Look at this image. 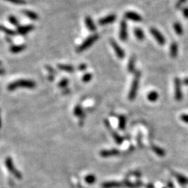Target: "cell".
<instances>
[{
	"label": "cell",
	"instance_id": "9",
	"mask_svg": "<svg viewBox=\"0 0 188 188\" xmlns=\"http://www.w3.org/2000/svg\"><path fill=\"white\" fill-rule=\"evenodd\" d=\"M111 45L112 47H113L114 50L115 51L116 56L119 57V59H123L125 57V52H124L123 50L121 48L119 44H118L116 41L114 40H111Z\"/></svg>",
	"mask_w": 188,
	"mask_h": 188
},
{
	"label": "cell",
	"instance_id": "3",
	"mask_svg": "<svg viewBox=\"0 0 188 188\" xmlns=\"http://www.w3.org/2000/svg\"><path fill=\"white\" fill-rule=\"evenodd\" d=\"M98 38L99 35L97 34L90 36L89 38H87L86 40L77 48V52H84V50H87L88 48H89L92 45L95 43V42L98 40Z\"/></svg>",
	"mask_w": 188,
	"mask_h": 188
},
{
	"label": "cell",
	"instance_id": "17",
	"mask_svg": "<svg viewBox=\"0 0 188 188\" xmlns=\"http://www.w3.org/2000/svg\"><path fill=\"white\" fill-rule=\"evenodd\" d=\"M26 49V45H13L10 48V51L13 54H17L21 52L23 50Z\"/></svg>",
	"mask_w": 188,
	"mask_h": 188
},
{
	"label": "cell",
	"instance_id": "31",
	"mask_svg": "<svg viewBox=\"0 0 188 188\" xmlns=\"http://www.w3.org/2000/svg\"><path fill=\"white\" fill-rule=\"evenodd\" d=\"M5 1H7L12 3V4L17 5H25L27 4V2L25 0H5Z\"/></svg>",
	"mask_w": 188,
	"mask_h": 188
},
{
	"label": "cell",
	"instance_id": "38",
	"mask_svg": "<svg viewBox=\"0 0 188 188\" xmlns=\"http://www.w3.org/2000/svg\"><path fill=\"white\" fill-rule=\"evenodd\" d=\"M87 66L86 64H84V63H82V64H80V66H79L78 69L80 70V71H85V70L87 69Z\"/></svg>",
	"mask_w": 188,
	"mask_h": 188
},
{
	"label": "cell",
	"instance_id": "28",
	"mask_svg": "<svg viewBox=\"0 0 188 188\" xmlns=\"http://www.w3.org/2000/svg\"><path fill=\"white\" fill-rule=\"evenodd\" d=\"M84 180H85V182L88 184H93L96 182V178L94 175L90 174V175L87 176L85 178H84Z\"/></svg>",
	"mask_w": 188,
	"mask_h": 188
},
{
	"label": "cell",
	"instance_id": "22",
	"mask_svg": "<svg viewBox=\"0 0 188 188\" xmlns=\"http://www.w3.org/2000/svg\"><path fill=\"white\" fill-rule=\"evenodd\" d=\"M152 150L156 153L157 156H158L160 157H164L166 154L165 150H163L162 148H160L158 146H152Z\"/></svg>",
	"mask_w": 188,
	"mask_h": 188
},
{
	"label": "cell",
	"instance_id": "26",
	"mask_svg": "<svg viewBox=\"0 0 188 188\" xmlns=\"http://www.w3.org/2000/svg\"><path fill=\"white\" fill-rule=\"evenodd\" d=\"M126 126V118L123 115H121L119 118V128L121 130H124Z\"/></svg>",
	"mask_w": 188,
	"mask_h": 188
},
{
	"label": "cell",
	"instance_id": "23",
	"mask_svg": "<svg viewBox=\"0 0 188 188\" xmlns=\"http://www.w3.org/2000/svg\"><path fill=\"white\" fill-rule=\"evenodd\" d=\"M159 95L155 91H153V92H151L149 93L148 94V100L151 102H156L157 99H158Z\"/></svg>",
	"mask_w": 188,
	"mask_h": 188
},
{
	"label": "cell",
	"instance_id": "25",
	"mask_svg": "<svg viewBox=\"0 0 188 188\" xmlns=\"http://www.w3.org/2000/svg\"><path fill=\"white\" fill-rule=\"evenodd\" d=\"M0 31L5 33L6 34H7L8 36H13L16 34V32H14L13 30L8 29V28H7V27H6L1 25H0Z\"/></svg>",
	"mask_w": 188,
	"mask_h": 188
},
{
	"label": "cell",
	"instance_id": "6",
	"mask_svg": "<svg viewBox=\"0 0 188 188\" xmlns=\"http://www.w3.org/2000/svg\"><path fill=\"white\" fill-rule=\"evenodd\" d=\"M150 32L151 33V34H152L153 37L155 38V39H156L157 43H158L160 45H163L166 43L165 38L164 37V36L157 29L151 28L150 29Z\"/></svg>",
	"mask_w": 188,
	"mask_h": 188
},
{
	"label": "cell",
	"instance_id": "40",
	"mask_svg": "<svg viewBox=\"0 0 188 188\" xmlns=\"http://www.w3.org/2000/svg\"><path fill=\"white\" fill-rule=\"evenodd\" d=\"M167 187H168L169 188H174V184H173L172 182L169 181L168 183H167Z\"/></svg>",
	"mask_w": 188,
	"mask_h": 188
},
{
	"label": "cell",
	"instance_id": "11",
	"mask_svg": "<svg viewBox=\"0 0 188 188\" xmlns=\"http://www.w3.org/2000/svg\"><path fill=\"white\" fill-rule=\"evenodd\" d=\"M34 29V26L33 25H27L24 26H18L17 27V32L21 35H25L29 32Z\"/></svg>",
	"mask_w": 188,
	"mask_h": 188
},
{
	"label": "cell",
	"instance_id": "14",
	"mask_svg": "<svg viewBox=\"0 0 188 188\" xmlns=\"http://www.w3.org/2000/svg\"><path fill=\"white\" fill-rule=\"evenodd\" d=\"M123 186V184L119 182L111 181V182H105L102 185V188H119Z\"/></svg>",
	"mask_w": 188,
	"mask_h": 188
},
{
	"label": "cell",
	"instance_id": "35",
	"mask_svg": "<svg viewBox=\"0 0 188 188\" xmlns=\"http://www.w3.org/2000/svg\"><path fill=\"white\" fill-rule=\"evenodd\" d=\"M181 119L182 120V121H183L184 123H188V114H182L181 116Z\"/></svg>",
	"mask_w": 188,
	"mask_h": 188
},
{
	"label": "cell",
	"instance_id": "24",
	"mask_svg": "<svg viewBox=\"0 0 188 188\" xmlns=\"http://www.w3.org/2000/svg\"><path fill=\"white\" fill-rule=\"evenodd\" d=\"M135 57L132 56L130 57L128 65V70L130 72H133L135 71Z\"/></svg>",
	"mask_w": 188,
	"mask_h": 188
},
{
	"label": "cell",
	"instance_id": "19",
	"mask_svg": "<svg viewBox=\"0 0 188 188\" xmlns=\"http://www.w3.org/2000/svg\"><path fill=\"white\" fill-rule=\"evenodd\" d=\"M173 27H174V29L175 32L176 33V34L178 36L183 35V26H182V25L181 23L178 22H174Z\"/></svg>",
	"mask_w": 188,
	"mask_h": 188
},
{
	"label": "cell",
	"instance_id": "43",
	"mask_svg": "<svg viewBox=\"0 0 188 188\" xmlns=\"http://www.w3.org/2000/svg\"><path fill=\"white\" fill-rule=\"evenodd\" d=\"M4 73H5L4 70L0 68V75H2V74H4Z\"/></svg>",
	"mask_w": 188,
	"mask_h": 188
},
{
	"label": "cell",
	"instance_id": "37",
	"mask_svg": "<svg viewBox=\"0 0 188 188\" xmlns=\"http://www.w3.org/2000/svg\"><path fill=\"white\" fill-rule=\"evenodd\" d=\"M183 16L188 19V7H186L183 9Z\"/></svg>",
	"mask_w": 188,
	"mask_h": 188
},
{
	"label": "cell",
	"instance_id": "12",
	"mask_svg": "<svg viewBox=\"0 0 188 188\" xmlns=\"http://www.w3.org/2000/svg\"><path fill=\"white\" fill-rule=\"evenodd\" d=\"M120 152L117 149H111V150H103L101 151L100 155L103 157H108L111 156H118Z\"/></svg>",
	"mask_w": 188,
	"mask_h": 188
},
{
	"label": "cell",
	"instance_id": "13",
	"mask_svg": "<svg viewBox=\"0 0 188 188\" xmlns=\"http://www.w3.org/2000/svg\"><path fill=\"white\" fill-rule=\"evenodd\" d=\"M84 22H85V25L88 29L89 30L90 32H95L96 30V27L95 23L93 22V21L92 20V18L90 16H87L84 19Z\"/></svg>",
	"mask_w": 188,
	"mask_h": 188
},
{
	"label": "cell",
	"instance_id": "29",
	"mask_svg": "<svg viewBox=\"0 0 188 188\" xmlns=\"http://www.w3.org/2000/svg\"><path fill=\"white\" fill-rule=\"evenodd\" d=\"M8 20L9 22H10V23L12 24V25L16 26L17 27L18 26H20L19 25V22H18V20L15 16H9L8 17Z\"/></svg>",
	"mask_w": 188,
	"mask_h": 188
},
{
	"label": "cell",
	"instance_id": "30",
	"mask_svg": "<svg viewBox=\"0 0 188 188\" xmlns=\"http://www.w3.org/2000/svg\"><path fill=\"white\" fill-rule=\"evenodd\" d=\"M74 114L75 115V116H80V117H81L84 114L82 109V107L80 105H77V107H75V110H74Z\"/></svg>",
	"mask_w": 188,
	"mask_h": 188
},
{
	"label": "cell",
	"instance_id": "2",
	"mask_svg": "<svg viewBox=\"0 0 188 188\" xmlns=\"http://www.w3.org/2000/svg\"><path fill=\"white\" fill-rule=\"evenodd\" d=\"M141 77V73L139 71H137L135 72L134 78H133L132 83L131 84V88H130V92L128 94V98L130 101H133L136 98V96L137 94V91L139 89V80Z\"/></svg>",
	"mask_w": 188,
	"mask_h": 188
},
{
	"label": "cell",
	"instance_id": "15",
	"mask_svg": "<svg viewBox=\"0 0 188 188\" xmlns=\"http://www.w3.org/2000/svg\"><path fill=\"white\" fill-rule=\"evenodd\" d=\"M178 45L176 42H173L170 45V56L172 58H176L178 56Z\"/></svg>",
	"mask_w": 188,
	"mask_h": 188
},
{
	"label": "cell",
	"instance_id": "7",
	"mask_svg": "<svg viewBox=\"0 0 188 188\" xmlns=\"http://www.w3.org/2000/svg\"><path fill=\"white\" fill-rule=\"evenodd\" d=\"M119 37L121 41H125L128 39V26L126 20H122L120 25Z\"/></svg>",
	"mask_w": 188,
	"mask_h": 188
},
{
	"label": "cell",
	"instance_id": "41",
	"mask_svg": "<svg viewBox=\"0 0 188 188\" xmlns=\"http://www.w3.org/2000/svg\"><path fill=\"white\" fill-rule=\"evenodd\" d=\"M182 83L185 84V85H188V77L185 78L184 80L182 81Z\"/></svg>",
	"mask_w": 188,
	"mask_h": 188
},
{
	"label": "cell",
	"instance_id": "1",
	"mask_svg": "<svg viewBox=\"0 0 188 188\" xmlns=\"http://www.w3.org/2000/svg\"><path fill=\"white\" fill-rule=\"evenodd\" d=\"M36 87V83L34 81L29 80H20L8 84V90L13 91L17 88H27V89H34Z\"/></svg>",
	"mask_w": 188,
	"mask_h": 188
},
{
	"label": "cell",
	"instance_id": "33",
	"mask_svg": "<svg viewBox=\"0 0 188 188\" xmlns=\"http://www.w3.org/2000/svg\"><path fill=\"white\" fill-rule=\"evenodd\" d=\"M68 84V80L66 78H64V79H62V80H61V82L59 84V86L62 88H65L67 87Z\"/></svg>",
	"mask_w": 188,
	"mask_h": 188
},
{
	"label": "cell",
	"instance_id": "42",
	"mask_svg": "<svg viewBox=\"0 0 188 188\" xmlns=\"http://www.w3.org/2000/svg\"><path fill=\"white\" fill-rule=\"evenodd\" d=\"M146 187V188H154V186H153V184L149 183V184L147 185Z\"/></svg>",
	"mask_w": 188,
	"mask_h": 188
},
{
	"label": "cell",
	"instance_id": "8",
	"mask_svg": "<svg viewBox=\"0 0 188 188\" xmlns=\"http://www.w3.org/2000/svg\"><path fill=\"white\" fill-rule=\"evenodd\" d=\"M116 16L115 14H110L108 16H105L104 17H102L98 21V24L100 25L103 26L108 25V24L112 23L116 21Z\"/></svg>",
	"mask_w": 188,
	"mask_h": 188
},
{
	"label": "cell",
	"instance_id": "20",
	"mask_svg": "<svg viewBox=\"0 0 188 188\" xmlns=\"http://www.w3.org/2000/svg\"><path fill=\"white\" fill-rule=\"evenodd\" d=\"M58 68L61 71L68 72H74L75 68L72 66L71 65H65V64H59L58 65Z\"/></svg>",
	"mask_w": 188,
	"mask_h": 188
},
{
	"label": "cell",
	"instance_id": "4",
	"mask_svg": "<svg viewBox=\"0 0 188 188\" xmlns=\"http://www.w3.org/2000/svg\"><path fill=\"white\" fill-rule=\"evenodd\" d=\"M174 90L176 101H181L183 97L182 92V81L178 77L174 79Z\"/></svg>",
	"mask_w": 188,
	"mask_h": 188
},
{
	"label": "cell",
	"instance_id": "21",
	"mask_svg": "<svg viewBox=\"0 0 188 188\" xmlns=\"http://www.w3.org/2000/svg\"><path fill=\"white\" fill-rule=\"evenodd\" d=\"M175 176L177 178L178 183H179L180 184L183 185V186L188 184V178L187 177L184 176H183V175L178 174H176Z\"/></svg>",
	"mask_w": 188,
	"mask_h": 188
},
{
	"label": "cell",
	"instance_id": "32",
	"mask_svg": "<svg viewBox=\"0 0 188 188\" xmlns=\"http://www.w3.org/2000/svg\"><path fill=\"white\" fill-rule=\"evenodd\" d=\"M93 77V75L91 73H86L82 77V80L84 82H89Z\"/></svg>",
	"mask_w": 188,
	"mask_h": 188
},
{
	"label": "cell",
	"instance_id": "5",
	"mask_svg": "<svg viewBox=\"0 0 188 188\" xmlns=\"http://www.w3.org/2000/svg\"><path fill=\"white\" fill-rule=\"evenodd\" d=\"M5 164L7 169H8V171H10L12 174H13L15 177L17 178V179H21V178H22V174H21L20 172L18 171L16 168L15 167L11 157H7V158L6 159Z\"/></svg>",
	"mask_w": 188,
	"mask_h": 188
},
{
	"label": "cell",
	"instance_id": "39",
	"mask_svg": "<svg viewBox=\"0 0 188 188\" xmlns=\"http://www.w3.org/2000/svg\"><path fill=\"white\" fill-rule=\"evenodd\" d=\"M46 68H47V70L48 71H49L50 73L52 74V75H54V74H55L56 73V72H55V71H54V70L51 67V66H46Z\"/></svg>",
	"mask_w": 188,
	"mask_h": 188
},
{
	"label": "cell",
	"instance_id": "46",
	"mask_svg": "<svg viewBox=\"0 0 188 188\" xmlns=\"http://www.w3.org/2000/svg\"><path fill=\"white\" fill-rule=\"evenodd\" d=\"M163 188H165V187H163Z\"/></svg>",
	"mask_w": 188,
	"mask_h": 188
},
{
	"label": "cell",
	"instance_id": "18",
	"mask_svg": "<svg viewBox=\"0 0 188 188\" xmlns=\"http://www.w3.org/2000/svg\"><path fill=\"white\" fill-rule=\"evenodd\" d=\"M134 34L139 41H143L145 38L144 33L143 30L140 28H135L134 29Z\"/></svg>",
	"mask_w": 188,
	"mask_h": 188
},
{
	"label": "cell",
	"instance_id": "27",
	"mask_svg": "<svg viewBox=\"0 0 188 188\" xmlns=\"http://www.w3.org/2000/svg\"><path fill=\"white\" fill-rule=\"evenodd\" d=\"M111 134H112V136H113V138L114 139V140H115V141L116 142L117 144L120 145V144H121L123 143V138L121 137L117 132L113 131V130H111Z\"/></svg>",
	"mask_w": 188,
	"mask_h": 188
},
{
	"label": "cell",
	"instance_id": "16",
	"mask_svg": "<svg viewBox=\"0 0 188 188\" xmlns=\"http://www.w3.org/2000/svg\"><path fill=\"white\" fill-rule=\"evenodd\" d=\"M22 13L25 16H26L27 17H29V19H31L32 20H38L39 18L38 15L34 11H32L29 10H24L22 11Z\"/></svg>",
	"mask_w": 188,
	"mask_h": 188
},
{
	"label": "cell",
	"instance_id": "10",
	"mask_svg": "<svg viewBox=\"0 0 188 188\" xmlns=\"http://www.w3.org/2000/svg\"><path fill=\"white\" fill-rule=\"evenodd\" d=\"M125 17L126 19L134 21V22H141L142 17L140 15L133 11H128L125 13Z\"/></svg>",
	"mask_w": 188,
	"mask_h": 188
},
{
	"label": "cell",
	"instance_id": "45",
	"mask_svg": "<svg viewBox=\"0 0 188 188\" xmlns=\"http://www.w3.org/2000/svg\"><path fill=\"white\" fill-rule=\"evenodd\" d=\"M1 64H2V62H0V65H1Z\"/></svg>",
	"mask_w": 188,
	"mask_h": 188
},
{
	"label": "cell",
	"instance_id": "34",
	"mask_svg": "<svg viewBox=\"0 0 188 188\" xmlns=\"http://www.w3.org/2000/svg\"><path fill=\"white\" fill-rule=\"evenodd\" d=\"M187 0H178L176 4V7L177 8H180L182 7V6H183Z\"/></svg>",
	"mask_w": 188,
	"mask_h": 188
},
{
	"label": "cell",
	"instance_id": "44",
	"mask_svg": "<svg viewBox=\"0 0 188 188\" xmlns=\"http://www.w3.org/2000/svg\"><path fill=\"white\" fill-rule=\"evenodd\" d=\"M1 126H2V123H1V117H0V128H1Z\"/></svg>",
	"mask_w": 188,
	"mask_h": 188
},
{
	"label": "cell",
	"instance_id": "36",
	"mask_svg": "<svg viewBox=\"0 0 188 188\" xmlns=\"http://www.w3.org/2000/svg\"><path fill=\"white\" fill-rule=\"evenodd\" d=\"M123 184H124V186H126L127 187H129V188H135V187H136V186H135L134 184L131 183L128 181H126L124 182Z\"/></svg>",
	"mask_w": 188,
	"mask_h": 188
}]
</instances>
